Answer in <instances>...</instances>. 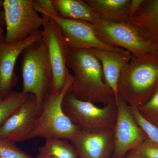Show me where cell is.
I'll list each match as a JSON object with an SVG mask.
<instances>
[{"label":"cell","mask_w":158,"mask_h":158,"mask_svg":"<svg viewBox=\"0 0 158 158\" xmlns=\"http://www.w3.org/2000/svg\"><path fill=\"white\" fill-rule=\"evenodd\" d=\"M67 66L73 71V81L67 94L80 100L106 106L116 100L105 82L99 60L90 49H69Z\"/></svg>","instance_id":"obj_1"},{"label":"cell","mask_w":158,"mask_h":158,"mask_svg":"<svg viewBox=\"0 0 158 158\" xmlns=\"http://www.w3.org/2000/svg\"><path fill=\"white\" fill-rule=\"evenodd\" d=\"M158 88V52L135 57L122 71L117 85L118 98L138 108Z\"/></svg>","instance_id":"obj_2"},{"label":"cell","mask_w":158,"mask_h":158,"mask_svg":"<svg viewBox=\"0 0 158 158\" xmlns=\"http://www.w3.org/2000/svg\"><path fill=\"white\" fill-rule=\"evenodd\" d=\"M22 55V92L36 97L37 117L44 102L52 93L53 74L50 62L42 40L27 48Z\"/></svg>","instance_id":"obj_3"},{"label":"cell","mask_w":158,"mask_h":158,"mask_svg":"<svg viewBox=\"0 0 158 158\" xmlns=\"http://www.w3.org/2000/svg\"><path fill=\"white\" fill-rule=\"evenodd\" d=\"M73 81V75L71 73L62 91L58 94H51L46 99L36 118L30 139L40 137L69 141L80 131L64 113L62 107L63 99Z\"/></svg>","instance_id":"obj_4"},{"label":"cell","mask_w":158,"mask_h":158,"mask_svg":"<svg viewBox=\"0 0 158 158\" xmlns=\"http://www.w3.org/2000/svg\"><path fill=\"white\" fill-rule=\"evenodd\" d=\"M62 107L64 113L80 131L96 132L114 129L117 116L116 100L99 107L66 93Z\"/></svg>","instance_id":"obj_5"},{"label":"cell","mask_w":158,"mask_h":158,"mask_svg":"<svg viewBox=\"0 0 158 158\" xmlns=\"http://www.w3.org/2000/svg\"><path fill=\"white\" fill-rule=\"evenodd\" d=\"M33 0H4L6 33L8 44L23 41L40 31L44 25L43 18L34 9Z\"/></svg>","instance_id":"obj_6"},{"label":"cell","mask_w":158,"mask_h":158,"mask_svg":"<svg viewBox=\"0 0 158 158\" xmlns=\"http://www.w3.org/2000/svg\"><path fill=\"white\" fill-rule=\"evenodd\" d=\"M99 39L107 45L124 48L135 57L158 52L137 28L128 23L100 20L93 25Z\"/></svg>","instance_id":"obj_7"},{"label":"cell","mask_w":158,"mask_h":158,"mask_svg":"<svg viewBox=\"0 0 158 158\" xmlns=\"http://www.w3.org/2000/svg\"><path fill=\"white\" fill-rule=\"evenodd\" d=\"M44 30L42 40L44 43L52 67L53 85L52 94L62 91L70 73L67 66L69 48L56 23L48 16L42 14Z\"/></svg>","instance_id":"obj_8"},{"label":"cell","mask_w":158,"mask_h":158,"mask_svg":"<svg viewBox=\"0 0 158 158\" xmlns=\"http://www.w3.org/2000/svg\"><path fill=\"white\" fill-rule=\"evenodd\" d=\"M43 36V31H40L23 41L11 44L3 36L0 41V102L11 95L17 85L15 66L18 58L27 48L42 40Z\"/></svg>","instance_id":"obj_9"},{"label":"cell","mask_w":158,"mask_h":158,"mask_svg":"<svg viewBox=\"0 0 158 158\" xmlns=\"http://www.w3.org/2000/svg\"><path fill=\"white\" fill-rule=\"evenodd\" d=\"M116 104L117 116L112 158H123L148 137L133 118L128 105L118 97Z\"/></svg>","instance_id":"obj_10"},{"label":"cell","mask_w":158,"mask_h":158,"mask_svg":"<svg viewBox=\"0 0 158 158\" xmlns=\"http://www.w3.org/2000/svg\"><path fill=\"white\" fill-rule=\"evenodd\" d=\"M54 20L61 29L66 45L69 50H111L116 47L107 45L99 39L93 24L82 21L56 17L45 13Z\"/></svg>","instance_id":"obj_11"},{"label":"cell","mask_w":158,"mask_h":158,"mask_svg":"<svg viewBox=\"0 0 158 158\" xmlns=\"http://www.w3.org/2000/svg\"><path fill=\"white\" fill-rule=\"evenodd\" d=\"M37 100L29 94L26 102L0 127V138L20 142L30 140L37 118Z\"/></svg>","instance_id":"obj_12"},{"label":"cell","mask_w":158,"mask_h":158,"mask_svg":"<svg viewBox=\"0 0 158 158\" xmlns=\"http://www.w3.org/2000/svg\"><path fill=\"white\" fill-rule=\"evenodd\" d=\"M77 158H112L114 147V129L96 132L80 131L69 141Z\"/></svg>","instance_id":"obj_13"},{"label":"cell","mask_w":158,"mask_h":158,"mask_svg":"<svg viewBox=\"0 0 158 158\" xmlns=\"http://www.w3.org/2000/svg\"><path fill=\"white\" fill-rule=\"evenodd\" d=\"M93 54L101 64L106 84L113 90L116 102L118 100L117 85L122 71L128 64L132 54L124 48L92 49Z\"/></svg>","instance_id":"obj_14"},{"label":"cell","mask_w":158,"mask_h":158,"mask_svg":"<svg viewBox=\"0 0 158 158\" xmlns=\"http://www.w3.org/2000/svg\"><path fill=\"white\" fill-rule=\"evenodd\" d=\"M128 23L137 28L158 51V0H143Z\"/></svg>","instance_id":"obj_15"},{"label":"cell","mask_w":158,"mask_h":158,"mask_svg":"<svg viewBox=\"0 0 158 158\" xmlns=\"http://www.w3.org/2000/svg\"><path fill=\"white\" fill-rule=\"evenodd\" d=\"M100 19L106 21L128 23L131 0H85Z\"/></svg>","instance_id":"obj_16"},{"label":"cell","mask_w":158,"mask_h":158,"mask_svg":"<svg viewBox=\"0 0 158 158\" xmlns=\"http://www.w3.org/2000/svg\"><path fill=\"white\" fill-rule=\"evenodd\" d=\"M60 17L94 25L100 21L95 11L82 0H52Z\"/></svg>","instance_id":"obj_17"},{"label":"cell","mask_w":158,"mask_h":158,"mask_svg":"<svg viewBox=\"0 0 158 158\" xmlns=\"http://www.w3.org/2000/svg\"><path fill=\"white\" fill-rule=\"evenodd\" d=\"M45 140L35 158H77L75 150L69 141L54 138Z\"/></svg>","instance_id":"obj_18"},{"label":"cell","mask_w":158,"mask_h":158,"mask_svg":"<svg viewBox=\"0 0 158 158\" xmlns=\"http://www.w3.org/2000/svg\"><path fill=\"white\" fill-rule=\"evenodd\" d=\"M28 94L14 91L8 98L0 102V127L23 104Z\"/></svg>","instance_id":"obj_19"},{"label":"cell","mask_w":158,"mask_h":158,"mask_svg":"<svg viewBox=\"0 0 158 158\" xmlns=\"http://www.w3.org/2000/svg\"><path fill=\"white\" fill-rule=\"evenodd\" d=\"M138 110L143 118L158 128V88L149 99Z\"/></svg>","instance_id":"obj_20"},{"label":"cell","mask_w":158,"mask_h":158,"mask_svg":"<svg viewBox=\"0 0 158 158\" xmlns=\"http://www.w3.org/2000/svg\"><path fill=\"white\" fill-rule=\"evenodd\" d=\"M0 158H35L19 148L15 142L0 138Z\"/></svg>","instance_id":"obj_21"},{"label":"cell","mask_w":158,"mask_h":158,"mask_svg":"<svg viewBox=\"0 0 158 158\" xmlns=\"http://www.w3.org/2000/svg\"><path fill=\"white\" fill-rule=\"evenodd\" d=\"M131 151L139 158H158V144L148 138Z\"/></svg>","instance_id":"obj_22"},{"label":"cell","mask_w":158,"mask_h":158,"mask_svg":"<svg viewBox=\"0 0 158 158\" xmlns=\"http://www.w3.org/2000/svg\"><path fill=\"white\" fill-rule=\"evenodd\" d=\"M33 6L34 9L39 13H45L56 17H60L52 0H35L33 2Z\"/></svg>","instance_id":"obj_23"},{"label":"cell","mask_w":158,"mask_h":158,"mask_svg":"<svg viewBox=\"0 0 158 158\" xmlns=\"http://www.w3.org/2000/svg\"><path fill=\"white\" fill-rule=\"evenodd\" d=\"M143 0H131L130 9V19L138 10Z\"/></svg>","instance_id":"obj_24"},{"label":"cell","mask_w":158,"mask_h":158,"mask_svg":"<svg viewBox=\"0 0 158 158\" xmlns=\"http://www.w3.org/2000/svg\"><path fill=\"white\" fill-rule=\"evenodd\" d=\"M6 27L5 14L3 10L0 11V28H3Z\"/></svg>","instance_id":"obj_25"},{"label":"cell","mask_w":158,"mask_h":158,"mask_svg":"<svg viewBox=\"0 0 158 158\" xmlns=\"http://www.w3.org/2000/svg\"><path fill=\"white\" fill-rule=\"evenodd\" d=\"M126 158H139L136 155H135L134 153L131 151H130L129 152L128 155L127 157Z\"/></svg>","instance_id":"obj_26"},{"label":"cell","mask_w":158,"mask_h":158,"mask_svg":"<svg viewBox=\"0 0 158 158\" xmlns=\"http://www.w3.org/2000/svg\"><path fill=\"white\" fill-rule=\"evenodd\" d=\"M3 33H4V30H3V28H0V41L2 40L3 36H4V35L3 34Z\"/></svg>","instance_id":"obj_27"},{"label":"cell","mask_w":158,"mask_h":158,"mask_svg":"<svg viewBox=\"0 0 158 158\" xmlns=\"http://www.w3.org/2000/svg\"><path fill=\"white\" fill-rule=\"evenodd\" d=\"M3 2H4V1L0 0V11L3 10Z\"/></svg>","instance_id":"obj_28"}]
</instances>
